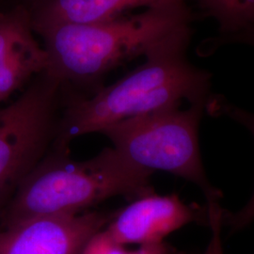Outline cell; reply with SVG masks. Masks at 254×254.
<instances>
[{"mask_svg":"<svg viewBox=\"0 0 254 254\" xmlns=\"http://www.w3.org/2000/svg\"><path fill=\"white\" fill-rule=\"evenodd\" d=\"M191 36L146 56L134 71L91 97L70 98L57 127L58 150L66 151L74 137L100 133L124 120L181 107L183 101L210 105L212 75L189 60Z\"/></svg>","mask_w":254,"mask_h":254,"instance_id":"6da1fadb","label":"cell"},{"mask_svg":"<svg viewBox=\"0 0 254 254\" xmlns=\"http://www.w3.org/2000/svg\"><path fill=\"white\" fill-rule=\"evenodd\" d=\"M187 3L145 9L88 25L62 24L37 31L45 46L46 72L62 85L91 84L122 64L192 35Z\"/></svg>","mask_w":254,"mask_h":254,"instance_id":"7a4b0ae2","label":"cell"},{"mask_svg":"<svg viewBox=\"0 0 254 254\" xmlns=\"http://www.w3.org/2000/svg\"><path fill=\"white\" fill-rule=\"evenodd\" d=\"M65 152L43 158L27 175L0 213V226L40 216L77 215L113 197L154 193L153 173L128 162L113 147L83 161Z\"/></svg>","mask_w":254,"mask_h":254,"instance_id":"3957f363","label":"cell"},{"mask_svg":"<svg viewBox=\"0 0 254 254\" xmlns=\"http://www.w3.org/2000/svg\"><path fill=\"white\" fill-rule=\"evenodd\" d=\"M207 104L162 109L104 128L112 147L137 168L161 171L188 180L203 192L208 206L219 204L220 193L209 182L200 156L199 127Z\"/></svg>","mask_w":254,"mask_h":254,"instance_id":"277c9868","label":"cell"},{"mask_svg":"<svg viewBox=\"0 0 254 254\" xmlns=\"http://www.w3.org/2000/svg\"><path fill=\"white\" fill-rule=\"evenodd\" d=\"M62 89L61 82L44 72L17 99L0 109V213L56 136Z\"/></svg>","mask_w":254,"mask_h":254,"instance_id":"5b68a950","label":"cell"},{"mask_svg":"<svg viewBox=\"0 0 254 254\" xmlns=\"http://www.w3.org/2000/svg\"><path fill=\"white\" fill-rule=\"evenodd\" d=\"M111 217L101 212L27 218L0 226V254H80Z\"/></svg>","mask_w":254,"mask_h":254,"instance_id":"8992f818","label":"cell"},{"mask_svg":"<svg viewBox=\"0 0 254 254\" xmlns=\"http://www.w3.org/2000/svg\"><path fill=\"white\" fill-rule=\"evenodd\" d=\"M193 221L208 223V216L177 195L152 193L121 210L105 230L121 245L144 246L163 242L165 237Z\"/></svg>","mask_w":254,"mask_h":254,"instance_id":"52a82bcc","label":"cell"},{"mask_svg":"<svg viewBox=\"0 0 254 254\" xmlns=\"http://www.w3.org/2000/svg\"><path fill=\"white\" fill-rule=\"evenodd\" d=\"M36 36L27 6L0 9V103L46 72L47 53Z\"/></svg>","mask_w":254,"mask_h":254,"instance_id":"ba28073f","label":"cell"},{"mask_svg":"<svg viewBox=\"0 0 254 254\" xmlns=\"http://www.w3.org/2000/svg\"><path fill=\"white\" fill-rule=\"evenodd\" d=\"M188 0H47L31 9L34 31L62 24L88 25L117 18L136 8L187 3Z\"/></svg>","mask_w":254,"mask_h":254,"instance_id":"9c48e42d","label":"cell"},{"mask_svg":"<svg viewBox=\"0 0 254 254\" xmlns=\"http://www.w3.org/2000/svg\"><path fill=\"white\" fill-rule=\"evenodd\" d=\"M202 14L218 25V37L233 36L254 27V0H194Z\"/></svg>","mask_w":254,"mask_h":254,"instance_id":"30bf717a","label":"cell"},{"mask_svg":"<svg viewBox=\"0 0 254 254\" xmlns=\"http://www.w3.org/2000/svg\"><path fill=\"white\" fill-rule=\"evenodd\" d=\"M218 107H220L221 111L230 118L235 120L237 123L248 128L254 136V113L229 104H221L218 105ZM224 219H227L226 222L228 225L234 231H238L254 221V193L251 200H249V202L243 208L236 214L228 216L227 218L224 217Z\"/></svg>","mask_w":254,"mask_h":254,"instance_id":"8fae6325","label":"cell"},{"mask_svg":"<svg viewBox=\"0 0 254 254\" xmlns=\"http://www.w3.org/2000/svg\"><path fill=\"white\" fill-rule=\"evenodd\" d=\"M125 246L119 244L109 234L105 228L91 236L83 248L80 254H128Z\"/></svg>","mask_w":254,"mask_h":254,"instance_id":"7c38bea8","label":"cell"},{"mask_svg":"<svg viewBox=\"0 0 254 254\" xmlns=\"http://www.w3.org/2000/svg\"><path fill=\"white\" fill-rule=\"evenodd\" d=\"M224 212L219 204L208 207V224L212 231V237L207 247L209 254H224L220 236Z\"/></svg>","mask_w":254,"mask_h":254,"instance_id":"4fadbf2b","label":"cell"},{"mask_svg":"<svg viewBox=\"0 0 254 254\" xmlns=\"http://www.w3.org/2000/svg\"><path fill=\"white\" fill-rule=\"evenodd\" d=\"M229 44L243 45L254 48V27L233 36L218 37L215 40L214 46H223Z\"/></svg>","mask_w":254,"mask_h":254,"instance_id":"5bb4252c","label":"cell"},{"mask_svg":"<svg viewBox=\"0 0 254 254\" xmlns=\"http://www.w3.org/2000/svg\"><path fill=\"white\" fill-rule=\"evenodd\" d=\"M128 254H176V251L172 246L163 241L160 243L139 246L137 250L129 252Z\"/></svg>","mask_w":254,"mask_h":254,"instance_id":"9a60e30c","label":"cell"},{"mask_svg":"<svg viewBox=\"0 0 254 254\" xmlns=\"http://www.w3.org/2000/svg\"><path fill=\"white\" fill-rule=\"evenodd\" d=\"M46 1H47V0H18L17 2L24 4L25 6H27V8L31 10V9H35L38 6H40L41 4L45 3Z\"/></svg>","mask_w":254,"mask_h":254,"instance_id":"2e32d148","label":"cell"},{"mask_svg":"<svg viewBox=\"0 0 254 254\" xmlns=\"http://www.w3.org/2000/svg\"><path fill=\"white\" fill-rule=\"evenodd\" d=\"M209 254L208 249H206V251H205V253H204V254Z\"/></svg>","mask_w":254,"mask_h":254,"instance_id":"e0dca14e","label":"cell"}]
</instances>
